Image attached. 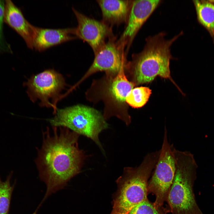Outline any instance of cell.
Masks as SVG:
<instances>
[{
	"instance_id": "cell-19",
	"label": "cell",
	"mask_w": 214,
	"mask_h": 214,
	"mask_svg": "<svg viewBox=\"0 0 214 214\" xmlns=\"http://www.w3.org/2000/svg\"><path fill=\"white\" fill-rule=\"evenodd\" d=\"M5 3L0 0V45H2L3 41V22L4 21Z\"/></svg>"
},
{
	"instance_id": "cell-17",
	"label": "cell",
	"mask_w": 214,
	"mask_h": 214,
	"mask_svg": "<svg viewBox=\"0 0 214 214\" xmlns=\"http://www.w3.org/2000/svg\"><path fill=\"white\" fill-rule=\"evenodd\" d=\"M13 174L11 171L5 181H2L0 176V214H8L12 191L10 181Z\"/></svg>"
},
{
	"instance_id": "cell-10",
	"label": "cell",
	"mask_w": 214,
	"mask_h": 214,
	"mask_svg": "<svg viewBox=\"0 0 214 214\" xmlns=\"http://www.w3.org/2000/svg\"><path fill=\"white\" fill-rule=\"evenodd\" d=\"M115 36L108 40L95 54L92 63L84 76L85 78L98 71L117 74L127 67L126 55L116 43Z\"/></svg>"
},
{
	"instance_id": "cell-15",
	"label": "cell",
	"mask_w": 214,
	"mask_h": 214,
	"mask_svg": "<svg viewBox=\"0 0 214 214\" xmlns=\"http://www.w3.org/2000/svg\"><path fill=\"white\" fill-rule=\"evenodd\" d=\"M135 85L133 82L128 80L125 75L123 69L117 73L114 79L110 91L116 100L119 102H124L128 94Z\"/></svg>"
},
{
	"instance_id": "cell-9",
	"label": "cell",
	"mask_w": 214,
	"mask_h": 214,
	"mask_svg": "<svg viewBox=\"0 0 214 214\" xmlns=\"http://www.w3.org/2000/svg\"><path fill=\"white\" fill-rule=\"evenodd\" d=\"M72 10L78 25L74 28V34L77 38L86 42L96 53L106 43V40L115 37L112 27L102 21L89 18L74 8Z\"/></svg>"
},
{
	"instance_id": "cell-11",
	"label": "cell",
	"mask_w": 214,
	"mask_h": 214,
	"mask_svg": "<svg viewBox=\"0 0 214 214\" xmlns=\"http://www.w3.org/2000/svg\"><path fill=\"white\" fill-rule=\"evenodd\" d=\"M32 30L33 48L39 51L77 38L74 28L45 29L33 25Z\"/></svg>"
},
{
	"instance_id": "cell-8",
	"label": "cell",
	"mask_w": 214,
	"mask_h": 214,
	"mask_svg": "<svg viewBox=\"0 0 214 214\" xmlns=\"http://www.w3.org/2000/svg\"><path fill=\"white\" fill-rule=\"evenodd\" d=\"M161 1L160 0H133L125 29L116 43L127 55L136 34Z\"/></svg>"
},
{
	"instance_id": "cell-4",
	"label": "cell",
	"mask_w": 214,
	"mask_h": 214,
	"mask_svg": "<svg viewBox=\"0 0 214 214\" xmlns=\"http://www.w3.org/2000/svg\"><path fill=\"white\" fill-rule=\"evenodd\" d=\"M175 172L166 202L172 214H203L195 198L193 186L198 166L193 155L174 147Z\"/></svg>"
},
{
	"instance_id": "cell-1",
	"label": "cell",
	"mask_w": 214,
	"mask_h": 214,
	"mask_svg": "<svg viewBox=\"0 0 214 214\" xmlns=\"http://www.w3.org/2000/svg\"><path fill=\"white\" fill-rule=\"evenodd\" d=\"M52 129L43 133L35 161L40 178L47 185L41 204L80 172L85 158L78 147L79 135L64 127L53 126Z\"/></svg>"
},
{
	"instance_id": "cell-7",
	"label": "cell",
	"mask_w": 214,
	"mask_h": 214,
	"mask_svg": "<svg viewBox=\"0 0 214 214\" xmlns=\"http://www.w3.org/2000/svg\"><path fill=\"white\" fill-rule=\"evenodd\" d=\"M27 93L33 101H40L43 106H50L66 85L62 75L53 69H48L32 76L26 83Z\"/></svg>"
},
{
	"instance_id": "cell-13",
	"label": "cell",
	"mask_w": 214,
	"mask_h": 214,
	"mask_svg": "<svg viewBox=\"0 0 214 214\" xmlns=\"http://www.w3.org/2000/svg\"><path fill=\"white\" fill-rule=\"evenodd\" d=\"M102 13V20L111 27L125 23L133 0H97Z\"/></svg>"
},
{
	"instance_id": "cell-18",
	"label": "cell",
	"mask_w": 214,
	"mask_h": 214,
	"mask_svg": "<svg viewBox=\"0 0 214 214\" xmlns=\"http://www.w3.org/2000/svg\"><path fill=\"white\" fill-rule=\"evenodd\" d=\"M169 209L159 210L147 199L134 207L128 214H166Z\"/></svg>"
},
{
	"instance_id": "cell-16",
	"label": "cell",
	"mask_w": 214,
	"mask_h": 214,
	"mask_svg": "<svg viewBox=\"0 0 214 214\" xmlns=\"http://www.w3.org/2000/svg\"><path fill=\"white\" fill-rule=\"evenodd\" d=\"M152 93L148 87L141 86L133 88L126 97L125 101L134 108H141L148 101Z\"/></svg>"
},
{
	"instance_id": "cell-3",
	"label": "cell",
	"mask_w": 214,
	"mask_h": 214,
	"mask_svg": "<svg viewBox=\"0 0 214 214\" xmlns=\"http://www.w3.org/2000/svg\"><path fill=\"white\" fill-rule=\"evenodd\" d=\"M158 151L149 153L136 167H126L116 180L117 188L110 214H128L135 206L147 199L148 180L158 160Z\"/></svg>"
},
{
	"instance_id": "cell-5",
	"label": "cell",
	"mask_w": 214,
	"mask_h": 214,
	"mask_svg": "<svg viewBox=\"0 0 214 214\" xmlns=\"http://www.w3.org/2000/svg\"><path fill=\"white\" fill-rule=\"evenodd\" d=\"M55 113L49 121L53 126L64 127L84 136L91 139L104 152L99 136L108 128V124L97 111L78 105L57 109Z\"/></svg>"
},
{
	"instance_id": "cell-6",
	"label": "cell",
	"mask_w": 214,
	"mask_h": 214,
	"mask_svg": "<svg viewBox=\"0 0 214 214\" xmlns=\"http://www.w3.org/2000/svg\"><path fill=\"white\" fill-rule=\"evenodd\" d=\"M167 136L165 128L158 159L147 185L148 193L155 195V200L153 203L159 210L165 208L163 205L166 201L176 170L174 147L170 144Z\"/></svg>"
},
{
	"instance_id": "cell-2",
	"label": "cell",
	"mask_w": 214,
	"mask_h": 214,
	"mask_svg": "<svg viewBox=\"0 0 214 214\" xmlns=\"http://www.w3.org/2000/svg\"><path fill=\"white\" fill-rule=\"evenodd\" d=\"M182 33L170 39H165L163 32L146 38L143 50L133 54L132 61L127 63L136 85L149 83L158 76L169 79L176 85L170 74V62L173 58L170 48Z\"/></svg>"
},
{
	"instance_id": "cell-14",
	"label": "cell",
	"mask_w": 214,
	"mask_h": 214,
	"mask_svg": "<svg viewBox=\"0 0 214 214\" xmlns=\"http://www.w3.org/2000/svg\"><path fill=\"white\" fill-rule=\"evenodd\" d=\"M193 1L198 21L214 37V4L210 1Z\"/></svg>"
},
{
	"instance_id": "cell-12",
	"label": "cell",
	"mask_w": 214,
	"mask_h": 214,
	"mask_svg": "<svg viewBox=\"0 0 214 214\" xmlns=\"http://www.w3.org/2000/svg\"><path fill=\"white\" fill-rule=\"evenodd\" d=\"M4 21L22 37L28 48L33 49V25L25 19L20 9L10 0L5 1Z\"/></svg>"
}]
</instances>
